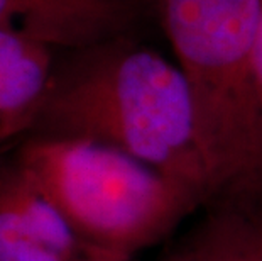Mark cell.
<instances>
[{
  "label": "cell",
  "mask_w": 262,
  "mask_h": 261,
  "mask_svg": "<svg viewBox=\"0 0 262 261\" xmlns=\"http://www.w3.org/2000/svg\"><path fill=\"white\" fill-rule=\"evenodd\" d=\"M141 0H0V29L75 51L127 36Z\"/></svg>",
  "instance_id": "277c9868"
},
{
  "label": "cell",
  "mask_w": 262,
  "mask_h": 261,
  "mask_svg": "<svg viewBox=\"0 0 262 261\" xmlns=\"http://www.w3.org/2000/svg\"><path fill=\"white\" fill-rule=\"evenodd\" d=\"M154 2L191 95L219 197L260 190L262 101L252 53L257 0Z\"/></svg>",
  "instance_id": "7a4b0ae2"
},
{
  "label": "cell",
  "mask_w": 262,
  "mask_h": 261,
  "mask_svg": "<svg viewBox=\"0 0 262 261\" xmlns=\"http://www.w3.org/2000/svg\"><path fill=\"white\" fill-rule=\"evenodd\" d=\"M10 156L102 261H129L200 204L188 188L105 144L29 136Z\"/></svg>",
  "instance_id": "3957f363"
},
{
  "label": "cell",
  "mask_w": 262,
  "mask_h": 261,
  "mask_svg": "<svg viewBox=\"0 0 262 261\" xmlns=\"http://www.w3.org/2000/svg\"><path fill=\"white\" fill-rule=\"evenodd\" d=\"M252 53H254L255 80H257L259 95H260V101H262V0H257V15H255Z\"/></svg>",
  "instance_id": "ba28073f"
},
{
  "label": "cell",
  "mask_w": 262,
  "mask_h": 261,
  "mask_svg": "<svg viewBox=\"0 0 262 261\" xmlns=\"http://www.w3.org/2000/svg\"><path fill=\"white\" fill-rule=\"evenodd\" d=\"M224 198L172 261H262V188Z\"/></svg>",
  "instance_id": "8992f818"
},
{
  "label": "cell",
  "mask_w": 262,
  "mask_h": 261,
  "mask_svg": "<svg viewBox=\"0 0 262 261\" xmlns=\"http://www.w3.org/2000/svg\"><path fill=\"white\" fill-rule=\"evenodd\" d=\"M0 261H68L48 246L22 209L7 151L0 153Z\"/></svg>",
  "instance_id": "52a82bcc"
},
{
  "label": "cell",
  "mask_w": 262,
  "mask_h": 261,
  "mask_svg": "<svg viewBox=\"0 0 262 261\" xmlns=\"http://www.w3.org/2000/svg\"><path fill=\"white\" fill-rule=\"evenodd\" d=\"M63 54L31 136L105 144L188 188L203 204L219 197L191 95L174 61L129 34Z\"/></svg>",
  "instance_id": "6da1fadb"
},
{
  "label": "cell",
  "mask_w": 262,
  "mask_h": 261,
  "mask_svg": "<svg viewBox=\"0 0 262 261\" xmlns=\"http://www.w3.org/2000/svg\"><path fill=\"white\" fill-rule=\"evenodd\" d=\"M56 54L46 44L0 29V153L31 136L46 101Z\"/></svg>",
  "instance_id": "5b68a950"
}]
</instances>
